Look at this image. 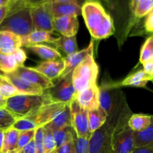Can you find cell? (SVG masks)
I'll use <instances>...</instances> for the list:
<instances>
[{"mask_svg":"<svg viewBox=\"0 0 153 153\" xmlns=\"http://www.w3.org/2000/svg\"><path fill=\"white\" fill-rule=\"evenodd\" d=\"M82 15L94 38L102 40L114 33V24L111 16L97 0H86L82 5Z\"/></svg>","mask_w":153,"mask_h":153,"instance_id":"1","label":"cell"},{"mask_svg":"<svg viewBox=\"0 0 153 153\" xmlns=\"http://www.w3.org/2000/svg\"><path fill=\"white\" fill-rule=\"evenodd\" d=\"M7 15L0 24V31H8L19 37H25L34 31L31 7L23 5L20 1L7 6Z\"/></svg>","mask_w":153,"mask_h":153,"instance_id":"2","label":"cell"},{"mask_svg":"<svg viewBox=\"0 0 153 153\" xmlns=\"http://www.w3.org/2000/svg\"><path fill=\"white\" fill-rule=\"evenodd\" d=\"M123 102L120 100L102 126L91 134L88 139V153H112V138Z\"/></svg>","mask_w":153,"mask_h":153,"instance_id":"3","label":"cell"},{"mask_svg":"<svg viewBox=\"0 0 153 153\" xmlns=\"http://www.w3.org/2000/svg\"><path fill=\"white\" fill-rule=\"evenodd\" d=\"M52 102L55 101L45 91L41 95L19 94L7 99L4 108L18 120L30 114L41 106Z\"/></svg>","mask_w":153,"mask_h":153,"instance_id":"4","label":"cell"},{"mask_svg":"<svg viewBox=\"0 0 153 153\" xmlns=\"http://www.w3.org/2000/svg\"><path fill=\"white\" fill-rule=\"evenodd\" d=\"M130 110L124 100L112 138V153H131L134 148L132 133L128 127Z\"/></svg>","mask_w":153,"mask_h":153,"instance_id":"5","label":"cell"},{"mask_svg":"<svg viewBox=\"0 0 153 153\" xmlns=\"http://www.w3.org/2000/svg\"><path fill=\"white\" fill-rule=\"evenodd\" d=\"M98 74L99 67L94 55H89L72 72V82L76 94L97 85Z\"/></svg>","mask_w":153,"mask_h":153,"instance_id":"6","label":"cell"},{"mask_svg":"<svg viewBox=\"0 0 153 153\" xmlns=\"http://www.w3.org/2000/svg\"><path fill=\"white\" fill-rule=\"evenodd\" d=\"M34 31L53 32L54 15L52 10V3L46 1L43 4L31 7Z\"/></svg>","mask_w":153,"mask_h":153,"instance_id":"7","label":"cell"},{"mask_svg":"<svg viewBox=\"0 0 153 153\" xmlns=\"http://www.w3.org/2000/svg\"><path fill=\"white\" fill-rule=\"evenodd\" d=\"M70 112L71 127L77 137L89 139L91 135L88 124V111L79 105L77 101L73 100L69 104Z\"/></svg>","mask_w":153,"mask_h":153,"instance_id":"8","label":"cell"},{"mask_svg":"<svg viewBox=\"0 0 153 153\" xmlns=\"http://www.w3.org/2000/svg\"><path fill=\"white\" fill-rule=\"evenodd\" d=\"M67 105L69 104L59 102H52L41 106L25 117H28L31 120L36 128L44 126L51 122Z\"/></svg>","mask_w":153,"mask_h":153,"instance_id":"9","label":"cell"},{"mask_svg":"<svg viewBox=\"0 0 153 153\" xmlns=\"http://www.w3.org/2000/svg\"><path fill=\"white\" fill-rule=\"evenodd\" d=\"M46 91L54 101L70 104L76 99V91L72 82V73L58 79V83Z\"/></svg>","mask_w":153,"mask_h":153,"instance_id":"10","label":"cell"},{"mask_svg":"<svg viewBox=\"0 0 153 153\" xmlns=\"http://www.w3.org/2000/svg\"><path fill=\"white\" fill-rule=\"evenodd\" d=\"M13 73L27 82L40 87L44 91L52 88L55 85L53 81L47 79L46 76L37 72L32 67H26L24 65L20 66L18 67L13 72Z\"/></svg>","mask_w":153,"mask_h":153,"instance_id":"11","label":"cell"},{"mask_svg":"<svg viewBox=\"0 0 153 153\" xmlns=\"http://www.w3.org/2000/svg\"><path fill=\"white\" fill-rule=\"evenodd\" d=\"M94 41L91 40L90 44L85 49L78 51L75 53L67 55L65 58H62L64 63V70L61 76L58 78V79H61L65 76H68L69 74H71L73 70L87 57L94 55Z\"/></svg>","mask_w":153,"mask_h":153,"instance_id":"12","label":"cell"},{"mask_svg":"<svg viewBox=\"0 0 153 153\" xmlns=\"http://www.w3.org/2000/svg\"><path fill=\"white\" fill-rule=\"evenodd\" d=\"M79 28V22L77 16H65L54 18L53 30L59 32L63 36H76Z\"/></svg>","mask_w":153,"mask_h":153,"instance_id":"13","label":"cell"},{"mask_svg":"<svg viewBox=\"0 0 153 153\" xmlns=\"http://www.w3.org/2000/svg\"><path fill=\"white\" fill-rule=\"evenodd\" d=\"M100 90L97 85H93L76 94V100L85 110L89 111L100 107Z\"/></svg>","mask_w":153,"mask_h":153,"instance_id":"14","label":"cell"},{"mask_svg":"<svg viewBox=\"0 0 153 153\" xmlns=\"http://www.w3.org/2000/svg\"><path fill=\"white\" fill-rule=\"evenodd\" d=\"M2 76H4L22 94L41 95L44 93V91L40 87L33 85V84L18 77L13 73H5V74H2Z\"/></svg>","mask_w":153,"mask_h":153,"instance_id":"15","label":"cell"},{"mask_svg":"<svg viewBox=\"0 0 153 153\" xmlns=\"http://www.w3.org/2000/svg\"><path fill=\"white\" fill-rule=\"evenodd\" d=\"M34 68L52 81L61 76L64 70V63L62 58L58 61H44Z\"/></svg>","mask_w":153,"mask_h":153,"instance_id":"16","label":"cell"},{"mask_svg":"<svg viewBox=\"0 0 153 153\" xmlns=\"http://www.w3.org/2000/svg\"><path fill=\"white\" fill-rule=\"evenodd\" d=\"M102 4H104L114 16L126 18L133 15L131 10V0H99Z\"/></svg>","mask_w":153,"mask_h":153,"instance_id":"17","label":"cell"},{"mask_svg":"<svg viewBox=\"0 0 153 153\" xmlns=\"http://www.w3.org/2000/svg\"><path fill=\"white\" fill-rule=\"evenodd\" d=\"M100 90V95H99V102L100 106L108 116L111 114L118 104L120 100H118L117 96L111 94V88H108L106 86H102L99 88Z\"/></svg>","mask_w":153,"mask_h":153,"instance_id":"18","label":"cell"},{"mask_svg":"<svg viewBox=\"0 0 153 153\" xmlns=\"http://www.w3.org/2000/svg\"><path fill=\"white\" fill-rule=\"evenodd\" d=\"M52 10L54 17L82 15V5L75 2H53Z\"/></svg>","mask_w":153,"mask_h":153,"instance_id":"19","label":"cell"},{"mask_svg":"<svg viewBox=\"0 0 153 153\" xmlns=\"http://www.w3.org/2000/svg\"><path fill=\"white\" fill-rule=\"evenodd\" d=\"M21 46L20 37L8 31H0V53L11 54Z\"/></svg>","mask_w":153,"mask_h":153,"instance_id":"20","label":"cell"},{"mask_svg":"<svg viewBox=\"0 0 153 153\" xmlns=\"http://www.w3.org/2000/svg\"><path fill=\"white\" fill-rule=\"evenodd\" d=\"M21 46H26L29 45L41 44L42 43H52L55 38L52 36V33L46 31H34L25 37H20Z\"/></svg>","mask_w":153,"mask_h":153,"instance_id":"21","label":"cell"},{"mask_svg":"<svg viewBox=\"0 0 153 153\" xmlns=\"http://www.w3.org/2000/svg\"><path fill=\"white\" fill-rule=\"evenodd\" d=\"M26 48L44 61H58L62 58L61 53L56 49L46 45H29L26 46Z\"/></svg>","mask_w":153,"mask_h":153,"instance_id":"22","label":"cell"},{"mask_svg":"<svg viewBox=\"0 0 153 153\" xmlns=\"http://www.w3.org/2000/svg\"><path fill=\"white\" fill-rule=\"evenodd\" d=\"M70 112L69 105H67L51 122L46 124L43 127L48 128L51 131L60 129L64 127L70 126Z\"/></svg>","mask_w":153,"mask_h":153,"instance_id":"23","label":"cell"},{"mask_svg":"<svg viewBox=\"0 0 153 153\" xmlns=\"http://www.w3.org/2000/svg\"><path fill=\"white\" fill-rule=\"evenodd\" d=\"M134 148L145 147L153 145V123L143 131L132 133Z\"/></svg>","mask_w":153,"mask_h":153,"instance_id":"24","label":"cell"},{"mask_svg":"<svg viewBox=\"0 0 153 153\" xmlns=\"http://www.w3.org/2000/svg\"><path fill=\"white\" fill-rule=\"evenodd\" d=\"M88 117L90 131L92 134L102 126L103 124L107 120L108 115L100 106L97 108L88 111Z\"/></svg>","mask_w":153,"mask_h":153,"instance_id":"25","label":"cell"},{"mask_svg":"<svg viewBox=\"0 0 153 153\" xmlns=\"http://www.w3.org/2000/svg\"><path fill=\"white\" fill-rule=\"evenodd\" d=\"M153 123L152 115L136 114L130 116L128 120V126L132 131H140L146 129Z\"/></svg>","mask_w":153,"mask_h":153,"instance_id":"26","label":"cell"},{"mask_svg":"<svg viewBox=\"0 0 153 153\" xmlns=\"http://www.w3.org/2000/svg\"><path fill=\"white\" fill-rule=\"evenodd\" d=\"M153 76L146 74L143 70L128 76L120 83L122 86H133L137 88H145L149 81H152Z\"/></svg>","mask_w":153,"mask_h":153,"instance_id":"27","label":"cell"},{"mask_svg":"<svg viewBox=\"0 0 153 153\" xmlns=\"http://www.w3.org/2000/svg\"><path fill=\"white\" fill-rule=\"evenodd\" d=\"M19 131L10 127L8 129L4 131L3 144L1 152L2 153H14L17 147L18 138Z\"/></svg>","mask_w":153,"mask_h":153,"instance_id":"28","label":"cell"},{"mask_svg":"<svg viewBox=\"0 0 153 153\" xmlns=\"http://www.w3.org/2000/svg\"><path fill=\"white\" fill-rule=\"evenodd\" d=\"M53 44L60 50L67 54V55H70L79 51L76 36L66 37L61 35L58 38H55Z\"/></svg>","mask_w":153,"mask_h":153,"instance_id":"29","label":"cell"},{"mask_svg":"<svg viewBox=\"0 0 153 153\" xmlns=\"http://www.w3.org/2000/svg\"><path fill=\"white\" fill-rule=\"evenodd\" d=\"M153 8V0H131V10L136 18L146 16Z\"/></svg>","mask_w":153,"mask_h":153,"instance_id":"30","label":"cell"},{"mask_svg":"<svg viewBox=\"0 0 153 153\" xmlns=\"http://www.w3.org/2000/svg\"><path fill=\"white\" fill-rule=\"evenodd\" d=\"M52 132L55 142L56 149L59 148L60 146H63L65 143H68V142L73 140L74 131H73L71 126L60 128V129L55 130V131H52Z\"/></svg>","mask_w":153,"mask_h":153,"instance_id":"31","label":"cell"},{"mask_svg":"<svg viewBox=\"0 0 153 153\" xmlns=\"http://www.w3.org/2000/svg\"><path fill=\"white\" fill-rule=\"evenodd\" d=\"M17 67L12 54L0 53V73L1 75L13 73Z\"/></svg>","mask_w":153,"mask_h":153,"instance_id":"32","label":"cell"},{"mask_svg":"<svg viewBox=\"0 0 153 153\" xmlns=\"http://www.w3.org/2000/svg\"><path fill=\"white\" fill-rule=\"evenodd\" d=\"M0 94L5 100L22 94L2 75L0 76Z\"/></svg>","mask_w":153,"mask_h":153,"instance_id":"33","label":"cell"},{"mask_svg":"<svg viewBox=\"0 0 153 153\" xmlns=\"http://www.w3.org/2000/svg\"><path fill=\"white\" fill-rule=\"evenodd\" d=\"M150 61H153V37L152 36L145 41L140 55V63L142 64Z\"/></svg>","mask_w":153,"mask_h":153,"instance_id":"34","label":"cell"},{"mask_svg":"<svg viewBox=\"0 0 153 153\" xmlns=\"http://www.w3.org/2000/svg\"><path fill=\"white\" fill-rule=\"evenodd\" d=\"M16 118L6 108L0 107V130L5 131L13 126Z\"/></svg>","mask_w":153,"mask_h":153,"instance_id":"35","label":"cell"},{"mask_svg":"<svg viewBox=\"0 0 153 153\" xmlns=\"http://www.w3.org/2000/svg\"><path fill=\"white\" fill-rule=\"evenodd\" d=\"M44 128V136H43V153H55L56 146L54 140L52 132L48 128Z\"/></svg>","mask_w":153,"mask_h":153,"instance_id":"36","label":"cell"},{"mask_svg":"<svg viewBox=\"0 0 153 153\" xmlns=\"http://www.w3.org/2000/svg\"><path fill=\"white\" fill-rule=\"evenodd\" d=\"M34 134H35V129L34 130H28L25 131H19V138H18L17 147L14 153H17L22 149V147L28 144L31 140L34 139Z\"/></svg>","mask_w":153,"mask_h":153,"instance_id":"37","label":"cell"},{"mask_svg":"<svg viewBox=\"0 0 153 153\" xmlns=\"http://www.w3.org/2000/svg\"><path fill=\"white\" fill-rule=\"evenodd\" d=\"M75 153H88V139L77 137L73 134Z\"/></svg>","mask_w":153,"mask_h":153,"instance_id":"38","label":"cell"},{"mask_svg":"<svg viewBox=\"0 0 153 153\" xmlns=\"http://www.w3.org/2000/svg\"><path fill=\"white\" fill-rule=\"evenodd\" d=\"M43 136H44V128L43 126L38 127L35 129L34 141L35 143L36 153H43Z\"/></svg>","mask_w":153,"mask_h":153,"instance_id":"39","label":"cell"},{"mask_svg":"<svg viewBox=\"0 0 153 153\" xmlns=\"http://www.w3.org/2000/svg\"><path fill=\"white\" fill-rule=\"evenodd\" d=\"M11 54L13 55L16 63L17 64L18 67L24 65V63H25L27 57L26 54H25V51L23 49H22L21 48H17Z\"/></svg>","mask_w":153,"mask_h":153,"instance_id":"40","label":"cell"},{"mask_svg":"<svg viewBox=\"0 0 153 153\" xmlns=\"http://www.w3.org/2000/svg\"><path fill=\"white\" fill-rule=\"evenodd\" d=\"M55 153H75V145L73 140L68 142L56 149Z\"/></svg>","mask_w":153,"mask_h":153,"instance_id":"41","label":"cell"},{"mask_svg":"<svg viewBox=\"0 0 153 153\" xmlns=\"http://www.w3.org/2000/svg\"><path fill=\"white\" fill-rule=\"evenodd\" d=\"M37 149H36L35 143L34 141V139L29 142L28 144L25 145L24 147H22L20 150L17 153H36Z\"/></svg>","mask_w":153,"mask_h":153,"instance_id":"42","label":"cell"},{"mask_svg":"<svg viewBox=\"0 0 153 153\" xmlns=\"http://www.w3.org/2000/svg\"><path fill=\"white\" fill-rule=\"evenodd\" d=\"M146 20H145L144 26L145 29L147 32H152L153 31V10L149 12L146 15Z\"/></svg>","mask_w":153,"mask_h":153,"instance_id":"43","label":"cell"},{"mask_svg":"<svg viewBox=\"0 0 153 153\" xmlns=\"http://www.w3.org/2000/svg\"><path fill=\"white\" fill-rule=\"evenodd\" d=\"M22 3L27 7H34V6L38 5V4H43V3L48 1V0H22Z\"/></svg>","mask_w":153,"mask_h":153,"instance_id":"44","label":"cell"},{"mask_svg":"<svg viewBox=\"0 0 153 153\" xmlns=\"http://www.w3.org/2000/svg\"><path fill=\"white\" fill-rule=\"evenodd\" d=\"M131 153H153V145L145 147L134 148Z\"/></svg>","mask_w":153,"mask_h":153,"instance_id":"45","label":"cell"},{"mask_svg":"<svg viewBox=\"0 0 153 153\" xmlns=\"http://www.w3.org/2000/svg\"><path fill=\"white\" fill-rule=\"evenodd\" d=\"M143 71L146 73V74L149 75V76H153V61H147V62L143 64Z\"/></svg>","mask_w":153,"mask_h":153,"instance_id":"46","label":"cell"},{"mask_svg":"<svg viewBox=\"0 0 153 153\" xmlns=\"http://www.w3.org/2000/svg\"><path fill=\"white\" fill-rule=\"evenodd\" d=\"M86 0H48V1L51 3L53 2H75L82 5Z\"/></svg>","mask_w":153,"mask_h":153,"instance_id":"47","label":"cell"},{"mask_svg":"<svg viewBox=\"0 0 153 153\" xmlns=\"http://www.w3.org/2000/svg\"><path fill=\"white\" fill-rule=\"evenodd\" d=\"M7 6H2V7H0V24L2 22V20L4 19V18L5 17V16L7 13Z\"/></svg>","mask_w":153,"mask_h":153,"instance_id":"48","label":"cell"},{"mask_svg":"<svg viewBox=\"0 0 153 153\" xmlns=\"http://www.w3.org/2000/svg\"><path fill=\"white\" fill-rule=\"evenodd\" d=\"M3 137H4V131L0 130V151L1 152L3 144Z\"/></svg>","mask_w":153,"mask_h":153,"instance_id":"49","label":"cell"},{"mask_svg":"<svg viewBox=\"0 0 153 153\" xmlns=\"http://www.w3.org/2000/svg\"><path fill=\"white\" fill-rule=\"evenodd\" d=\"M5 102H6V100L1 95V94H0V107L4 108Z\"/></svg>","mask_w":153,"mask_h":153,"instance_id":"50","label":"cell"},{"mask_svg":"<svg viewBox=\"0 0 153 153\" xmlns=\"http://www.w3.org/2000/svg\"><path fill=\"white\" fill-rule=\"evenodd\" d=\"M9 0H0V7L5 6L8 4Z\"/></svg>","mask_w":153,"mask_h":153,"instance_id":"51","label":"cell"},{"mask_svg":"<svg viewBox=\"0 0 153 153\" xmlns=\"http://www.w3.org/2000/svg\"><path fill=\"white\" fill-rule=\"evenodd\" d=\"M22 1V0H9L8 1V4H7V6H10V5H12V4H15V3L18 2V1Z\"/></svg>","mask_w":153,"mask_h":153,"instance_id":"52","label":"cell"},{"mask_svg":"<svg viewBox=\"0 0 153 153\" xmlns=\"http://www.w3.org/2000/svg\"><path fill=\"white\" fill-rule=\"evenodd\" d=\"M0 153H2V152H1V151H0Z\"/></svg>","mask_w":153,"mask_h":153,"instance_id":"53","label":"cell"},{"mask_svg":"<svg viewBox=\"0 0 153 153\" xmlns=\"http://www.w3.org/2000/svg\"><path fill=\"white\" fill-rule=\"evenodd\" d=\"M1 73H0V76H1Z\"/></svg>","mask_w":153,"mask_h":153,"instance_id":"54","label":"cell"},{"mask_svg":"<svg viewBox=\"0 0 153 153\" xmlns=\"http://www.w3.org/2000/svg\"></svg>","mask_w":153,"mask_h":153,"instance_id":"55","label":"cell"}]
</instances>
